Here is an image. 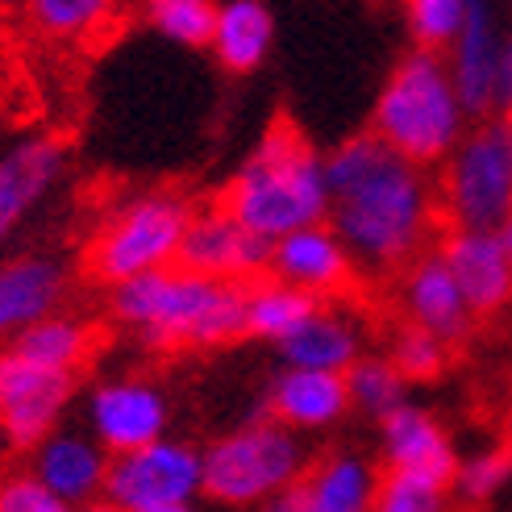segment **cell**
Returning a JSON list of instances; mask_svg holds the SVG:
<instances>
[{"instance_id": "1", "label": "cell", "mask_w": 512, "mask_h": 512, "mask_svg": "<svg viewBox=\"0 0 512 512\" xmlns=\"http://www.w3.org/2000/svg\"><path fill=\"white\" fill-rule=\"evenodd\" d=\"M329 217L354 267L404 271L438 234V188L433 179L392 155L371 130L346 138L325 155Z\"/></svg>"}, {"instance_id": "2", "label": "cell", "mask_w": 512, "mask_h": 512, "mask_svg": "<svg viewBox=\"0 0 512 512\" xmlns=\"http://www.w3.org/2000/svg\"><path fill=\"white\" fill-rule=\"evenodd\" d=\"M113 313L159 350L225 346L246 334V284H217L167 267L113 288Z\"/></svg>"}, {"instance_id": "3", "label": "cell", "mask_w": 512, "mask_h": 512, "mask_svg": "<svg viewBox=\"0 0 512 512\" xmlns=\"http://www.w3.org/2000/svg\"><path fill=\"white\" fill-rule=\"evenodd\" d=\"M225 213L271 246L296 229L321 225L329 217L325 159L292 125H275L238 167L225 192Z\"/></svg>"}, {"instance_id": "4", "label": "cell", "mask_w": 512, "mask_h": 512, "mask_svg": "<svg viewBox=\"0 0 512 512\" xmlns=\"http://www.w3.org/2000/svg\"><path fill=\"white\" fill-rule=\"evenodd\" d=\"M467 130L471 117L454 92L446 59L429 50H408L375 96L371 134L392 155L425 171L433 163H446Z\"/></svg>"}, {"instance_id": "5", "label": "cell", "mask_w": 512, "mask_h": 512, "mask_svg": "<svg viewBox=\"0 0 512 512\" xmlns=\"http://www.w3.org/2000/svg\"><path fill=\"white\" fill-rule=\"evenodd\" d=\"M438 213L450 229H496L512 217V125L475 121L438 175Z\"/></svg>"}, {"instance_id": "6", "label": "cell", "mask_w": 512, "mask_h": 512, "mask_svg": "<svg viewBox=\"0 0 512 512\" xmlns=\"http://www.w3.org/2000/svg\"><path fill=\"white\" fill-rule=\"evenodd\" d=\"M204 492L221 504H271L309 467L300 438L279 421H250L200 454Z\"/></svg>"}, {"instance_id": "7", "label": "cell", "mask_w": 512, "mask_h": 512, "mask_svg": "<svg viewBox=\"0 0 512 512\" xmlns=\"http://www.w3.org/2000/svg\"><path fill=\"white\" fill-rule=\"evenodd\" d=\"M188 221H192V204L184 196H175V192L134 196L96 229V238L88 246L92 275L121 288L150 271L175 267V254L188 234Z\"/></svg>"}, {"instance_id": "8", "label": "cell", "mask_w": 512, "mask_h": 512, "mask_svg": "<svg viewBox=\"0 0 512 512\" xmlns=\"http://www.w3.org/2000/svg\"><path fill=\"white\" fill-rule=\"evenodd\" d=\"M454 92L471 121L512 117V25L496 5H467L463 34L446 50Z\"/></svg>"}, {"instance_id": "9", "label": "cell", "mask_w": 512, "mask_h": 512, "mask_svg": "<svg viewBox=\"0 0 512 512\" xmlns=\"http://www.w3.org/2000/svg\"><path fill=\"white\" fill-rule=\"evenodd\" d=\"M204 492V463L200 450L188 442H155L134 454L109 458L105 496L117 512H150V508H175L192 504V496Z\"/></svg>"}, {"instance_id": "10", "label": "cell", "mask_w": 512, "mask_h": 512, "mask_svg": "<svg viewBox=\"0 0 512 512\" xmlns=\"http://www.w3.org/2000/svg\"><path fill=\"white\" fill-rule=\"evenodd\" d=\"M75 392V375L46 371L17 350H0V421L17 446H42Z\"/></svg>"}, {"instance_id": "11", "label": "cell", "mask_w": 512, "mask_h": 512, "mask_svg": "<svg viewBox=\"0 0 512 512\" xmlns=\"http://www.w3.org/2000/svg\"><path fill=\"white\" fill-rule=\"evenodd\" d=\"M175 267L217 279V284H242V279H259L263 271H271V242L254 238L221 204V209L192 213Z\"/></svg>"}, {"instance_id": "12", "label": "cell", "mask_w": 512, "mask_h": 512, "mask_svg": "<svg viewBox=\"0 0 512 512\" xmlns=\"http://www.w3.org/2000/svg\"><path fill=\"white\" fill-rule=\"evenodd\" d=\"M88 429L105 454H134L163 442L167 400L146 379H113L88 396Z\"/></svg>"}, {"instance_id": "13", "label": "cell", "mask_w": 512, "mask_h": 512, "mask_svg": "<svg viewBox=\"0 0 512 512\" xmlns=\"http://www.w3.org/2000/svg\"><path fill=\"white\" fill-rule=\"evenodd\" d=\"M379 442H383V463H388L392 475H413L450 492L458 471V450L446 425L429 408L421 404L396 408L388 421H379Z\"/></svg>"}, {"instance_id": "14", "label": "cell", "mask_w": 512, "mask_h": 512, "mask_svg": "<svg viewBox=\"0 0 512 512\" xmlns=\"http://www.w3.org/2000/svg\"><path fill=\"white\" fill-rule=\"evenodd\" d=\"M271 279L325 304V296H338L350 288L354 259L342 246V238L321 221L309 229H296V234L271 246Z\"/></svg>"}, {"instance_id": "15", "label": "cell", "mask_w": 512, "mask_h": 512, "mask_svg": "<svg viewBox=\"0 0 512 512\" xmlns=\"http://www.w3.org/2000/svg\"><path fill=\"white\" fill-rule=\"evenodd\" d=\"M400 304H404L408 325L442 338L446 346L463 342L475 325V313L467 309V300L458 292L454 275L442 263L438 250L417 254V259L400 271Z\"/></svg>"}, {"instance_id": "16", "label": "cell", "mask_w": 512, "mask_h": 512, "mask_svg": "<svg viewBox=\"0 0 512 512\" xmlns=\"http://www.w3.org/2000/svg\"><path fill=\"white\" fill-rule=\"evenodd\" d=\"M442 263L450 267L458 292L475 317H496L512 304V267L496 234L483 229H446L438 242Z\"/></svg>"}, {"instance_id": "17", "label": "cell", "mask_w": 512, "mask_h": 512, "mask_svg": "<svg viewBox=\"0 0 512 512\" xmlns=\"http://www.w3.org/2000/svg\"><path fill=\"white\" fill-rule=\"evenodd\" d=\"M379 475L363 454L338 450L304 471L288 492H279L267 512H371Z\"/></svg>"}, {"instance_id": "18", "label": "cell", "mask_w": 512, "mask_h": 512, "mask_svg": "<svg viewBox=\"0 0 512 512\" xmlns=\"http://www.w3.org/2000/svg\"><path fill=\"white\" fill-rule=\"evenodd\" d=\"M67 155L55 138H25L0 159V246L63 179Z\"/></svg>"}, {"instance_id": "19", "label": "cell", "mask_w": 512, "mask_h": 512, "mask_svg": "<svg viewBox=\"0 0 512 512\" xmlns=\"http://www.w3.org/2000/svg\"><path fill=\"white\" fill-rule=\"evenodd\" d=\"M50 496H59L71 508H84L105 496L109 454L100 450L88 433L55 429L42 446H34V471H30Z\"/></svg>"}, {"instance_id": "20", "label": "cell", "mask_w": 512, "mask_h": 512, "mask_svg": "<svg viewBox=\"0 0 512 512\" xmlns=\"http://www.w3.org/2000/svg\"><path fill=\"white\" fill-rule=\"evenodd\" d=\"M67 292V267L55 254H17L0 263V338H17L42 317H55Z\"/></svg>"}, {"instance_id": "21", "label": "cell", "mask_w": 512, "mask_h": 512, "mask_svg": "<svg viewBox=\"0 0 512 512\" xmlns=\"http://www.w3.org/2000/svg\"><path fill=\"white\" fill-rule=\"evenodd\" d=\"M271 421L284 429H329L350 413V392L346 375H321V371H292L284 367L271 383Z\"/></svg>"}, {"instance_id": "22", "label": "cell", "mask_w": 512, "mask_h": 512, "mask_svg": "<svg viewBox=\"0 0 512 512\" xmlns=\"http://www.w3.org/2000/svg\"><path fill=\"white\" fill-rule=\"evenodd\" d=\"M279 358H284L292 371L346 375L358 358H363V334H358V325L346 313L321 304L288 342H279Z\"/></svg>"}, {"instance_id": "23", "label": "cell", "mask_w": 512, "mask_h": 512, "mask_svg": "<svg viewBox=\"0 0 512 512\" xmlns=\"http://www.w3.org/2000/svg\"><path fill=\"white\" fill-rule=\"evenodd\" d=\"M275 42V17L259 0H229L217 5L213 25V55L229 71H254Z\"/></svg>"}, {"instance_id": "24", "label": "cell", "mask_w": 512, "mask_h": 512, "mask_svg": "<svg viewBox=\"0 0 512 512\" xmlns=\"http://www.w3.org/2000/svg\"><path fill=\"white\" fill-rule=\"evenodd\" d=\"M321 309V300L304 296L279 279H254L246 284V334L267 342H288L296 329Z\"/></svg>"}, {"instance_id": "25", "label": "cell", "mask_w": 512, "mask_h": 512, "mask_svg": "<svg viewBox=\"0 0 512 512\" xmlns=\"http://www.w3.org/2000/svg\"><path fill=\"white\" fill-rule=\"evenodd\" d=\"M88 346H92L88 325L75 321V317H63V313L34 321L30 329H21V334L9 342V350H17L21 358H30V363H38L46 371H63V375H75Z\"/></svg>"}, {"instance_id": "26", "label": "cell", "mask_w": 512, "mask_h": 512, "mask_svg": "<svg viewBox=\"0 0 512 512\" xmlns=\"http://www.w3.org/2000/svg\"><path fill=\"white\" fill-rule=\"evenodd\" d=\"M346 392H350V408L367 413L375 421H388L396 408L408 404V383L400 379V371L388 363V358H358V363L346 371Z\"/></svg>"}, {"instance_id": "27", "label": "cell", "mask_w": 512, "mask_h": 512, "mask_svg": "<svg viewBox=\"0 0 512 512\" xmlns=\"http://www.w3.org/2000/svg\"><path fill=\"white\" fill-rule=\"evenodd\" d=\"M508 483H512V442H492L467 458H458L450 488L458 492V500L467 508H479V504L496 500Z\"/></svg>"}, {"instance_id": "28", "label": "cell", "mask_w": 512, "mask_h": 512, "mask_svg": "<svg viewBox=\"0 0 512 512\" xmlns=\"http://www.w3.org/2000/svg\"><path fill=\"white\" fill-rule=\"evenodd\" d=\"M388 363L400 371L404 383H425V379H438L450 363V346L442 338L425 334L417 325H400L392 334V346H388Z\"/></svg>"}, {"instance_id": "29", "label": "cell", "mask_w": 512, "mask_h": 512, "mask_svg": "<svg viewBox=\"0 0 512 512\" xmlns=\"http://www.w3.org/2000/svg\"><path fill=\"white\" fill-rule=\"evenodd\" d=\"M404 21H408V34H413L417 50L446 55V50L454 46V38L463 34L467 0H413Z\"/></svg>"}, {"instance_id": "30", "label": "cell", "mask_w": 512, "mask_h": 512, "mask_svg": "<svg viewBox=\"0 0 512 512\" xmlns=\"http://www.w3.org/2000/svg\"><path fill=\"white\" fill-rule=\"evenodd\" d=\"M150 21H155V30L163 38L179 46H213L217 5H209V0H155Z\"/></svg>"}, {"instance_id": "31", "label": "cell", "mask_w": 512, "mask_h": 512, "mask_svg": "<svg viewBox=\"0 0 512 512\" xmlns=\"http://www.w3.org/2000/svg\"><path fill=\"white\" fill-rule=\"evenodd\" d=\"M371 512H446V488L413 475H379Z\"/></svg>"}, {"instance_id": "32", "label": "cell", "mask_w": 512, "mask_h": 512, "mask_svg": "<svg viewBox=\"0 0 512 512\" xmlns=\"http://www.w3.org/2000/svg\"><path fill=\"white\" fill-rule=\"evenodd\" d=\"M30 13H34V21L42 25V30L71 38V34H84V30H92V25L105 21L109 5H100V0H38Z\"/></svg>"}, {"instance_id": "33", "label": "cell", "mask_w": 512, "mask_h": 512, "mask_svg": "<svg viewBox=\"0 0 512 512\" xmlns=\"http://www.w3.org/2000/svg\"><path fill=\"white\" fill-rule=\"evenodd\" d=\"M0 512H80V508L50 496L34 475H13L0 483Z\"/></svg>"}, {"instance_id": "34", "label": "cell", "mask_w": 512, "mask_h": 512, "mask_svg": "<svg viewBox=\"0 0 512 512\" xmlns=\"http://www.w3.org/2000/svg\"><path fill=\"white\" fill-rule=\"evenodd\" d=\"M496 242H500V250H504V259H508V267H512V217L496 229Z\"/></svg>"}, {"instance_id": "35", "label": "cell", "mask_w": 512, "mask_h": 512, "mask_svg": "<svg viewBox=\"0 0 512 512\" xmlns=\"http://www.w3.org/2000/svg\"><path fill=\"white\" fill-rule=\"evenodd\" d=\"M17 450V442H13V433L5 429V421H0V463H5V458Z\"/></svg>"}, {"instance_id": "36", "label": "cell", "mask_w": 512, "mask_h": 512, "mask_svg": "<svg viewBox=\"0 0 512 512\" xmlns=\"http://www.w3.org/2000/svg\"><path fill=\"white\" fill-rule=\"evenodd\" d=\"M80 512H117V508H113L109 500H92V504H84Z\"/></svg>"}, {"instance_id": "37", "label": "cell", "mask_w": 512, "mask_h": 512, "mask_svg": "<svg viewBox=\"0 0 512 512\" xmlns=\"http://www.w3.org/2000/svg\"><path fill=\"white\" fill-rule=\"evenodd\" d=\"M150 512H196L192 504H175V508H150Z\"/></svg>"}, {"instance_id": "38", "label": "cell", "mask_w": 512, "mask_h": 512, "mask_svg": "<svg viewBox=\"0 0 512 512\" xmlns=\"http://www.w3.org/2000/svg\"><path fill=\"white\" fill-rule=\"evenodd\" d=\"M463 512H475V508H463Z\"/></svg>"}, {"instance_id": "39", "label": "cell", "mask_w": 512, "mask_h": 512, "mask_svg": "<svg viewBox=\"0 0 512 512\" xmlns=\"http://www.w3.org/2000/svg\"><path fill=\"white\" fill-rule=\"evenodd\" d=\"M508 25H512V17H508Z\"/></svg>"}, {"instance_id": "40", "label": "cell", "mask_w": 512, "mask_h": 512, "mask_svg": "<svg viewBox=\"0 0 512 512\" xmlns=\"http://www.w3.org/2000/svg\"><path fill=\"white\" fill-rule=\"evenodd\" d=\"M508 121H512V117H508Z\"/></svg>"}]
</instances>
